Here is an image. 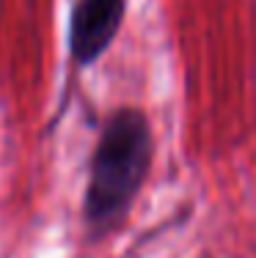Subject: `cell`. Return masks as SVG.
I'll use <instances>...</instances> for the list:
<instances>
[{
    "instance_id": "6da1fadb",
    "label": "cell",
    "mask_w": 256,
    "mask_h": 258,
    "mask_svg": "<svg viewBox=\"0 0 256 258\" xmlns=\"http://www.w3.org/2000/svg\"><path fill=\"white\" fill-rule=\"evenodd\" d=\"M155 140L138 107H119L105 118L83 192V223L91 239H99L124 223L151 168Z\"/></svg>"
},
{
    "instance_id": "7a4b0ae2",
    "label": "cell",
    "mask_w": 256,
    "mask_h": 258,
    "mask_svg": "<svg viewBox=\"0 0 256 258\" xmlns=\"http://www.w3.org/2000/svg\"><path fill=\"white\" fill-rule=\"evenodd\" d=\"M127 0H75L69 14V58L88 69L102 58L121 30Z\"/></svg>"
}]
</instances>
